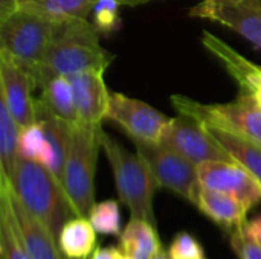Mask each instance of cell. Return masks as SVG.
I'll return each instance as SVG.
<instances>
[{
	"instance_id": "1",
	"label": "cell",
	"mask_w": 261,
	"mask_h": 259,
	"mask_svg": "<svg viewBox=\"0 0 261 259\" xmlns=\"http://www.w3.org/2000/svg\"><path fill=\"white\" fill-rule=\"evenodd\" d=\"M113 55L99 43V32L89 18L58 20L52 41L40 66L32 72L40 89L54 76H72L89 70L106 72Z\"/></svg>"
},
{
	"instance_id": "2",
	"label": "cell",
	"mask_w": 261,
	"mask_h": 259,
	"mask_svg": "<svg viewBox=\"0 0 261 259\" xmlns=\"http://www.w3.org/2000/svg\"><path fill=\"white\" fill-rule=\"evenodd\" d=\"M11 186L20 203L49 229L58 243L63 226L75 215L63 185L40 162L18 156Z\"/></svg>"
},
{
	"instance_id": "3",
	"label": "cell",
	"mask_w": 261,
	"mask_h": 259,
	"mask_svg": "<svg viewBox=\"0 0 261 259\" xmlns=\"http://www.w3.org/2000/svg\"><path fill=\"white\" fill-rule=\"evenodd\" d=\"M101 148V125H72L63 171V188L76 217H89L95 205V172Z\"/></svg>"
},
{
	"instance_id": "4",
	"label": "cell",
	"mask_w": 261,
	"mask_h": 259,
	"mask_svg": "<svg viewBox=\"0 0 261 259\" xmlns=\"http://www.w3.org/2000/svg\"><path fill=\"white\" fill-rule=\"evenodd\" d=\"M58 20L15 0L14 6L0 11V43L31 73L43 61L55 34Z\"/></svg>"
},
{
	"instance_id": "5",
	"label": "cell",
	"mask_w": 261,
	"mask_h": 259,
	"mask_svg": "<svg viewBox=\"0 0 261 259\" xmlns=\"http://www.w3.org/2000/svg\"><path fill=\"white\" fill-rule=\"evenodd\" d=\"M102 150L112 166L119 200L128 208L133 218L156 224L153 211L158 182L147 160L136 151L132 153L102 131Z\"/></svg>"
},
{
	"instance_id": "6",
	"label": "cell",
	"mask_w": 261,
	"mask_h": 259,
	"mask_svg": "<svg viewBox=\"0 0 261 259\" xmlns=\"http://www.w3.org/2000/svg\"><path fill=\"white\" fill-rule=\"evenodd\" d=\"M173 107L206 127L220 128L261 145V107L248 95L226 104H203L184 95L171 96Z\"/></svg>"
},
{
	"instance_id": "7",
	"label": "cell",
	"mask_w": 261,
	"mask_h": 259,
	"mask_svg": "<svg viewBox=\"0 0 261 259\" xmlns=\"http://www.w3.org/2000/svg\"><path fill=\"white\" fill-rule=\"evenodd\" d=\"M136 151L147 160L158 185L197 206L202 189L197 165L162 142H135Z\"/></svg>"
},
{
	"instance_id": "8",
	"label": "cell",
	"mask_w": 261,
	"mask_h": 259,
	"mask_svg": "<svg viewBox=\"0 0 261 259\" xmlns=\"http://www.w3.org/2000/svg\"><path fill=\"white\" fill-rule=\"evenodd\" d=\"M0 209L9 217L21 246L31 259H64L49 229L15 197L11 182H0Z\"/></svg>"
},
{
	"instance_id": "9",
	"label": "cell",
	"mask_w": 261,
	"mask_h": 259,
	"mask_svg": "<svg viewBox=\"0 0 261 259\" xmlns=\"http://www.w3.org/2000/svg\"><path fill=\"white\" fill-rule=\"evenodd\" d=\"M161 142L180 153L194 165L216 160H234L220 142L211 134L208 127L199 121L180 114L168 121Z\"/></svg>"
},
{
	"instance_id": "10",
	"label": "cell",
	"mask_w": 261,
	"mask_h": 259,
	"mask_svg": "<svg viewBox=\"0 0 261 259\" xmlns=\"http://www.w3.org/2000/svg\"><path fill=\"white\" fill-rule=\"evenodd\" d=\"M35 87L31 70L0 49V99L21 128L37 122V99L32 96Z\"/></svg>"
},
{
	"instance_id": "11",
	"label": "cell",
	"mask_w": 261,
	"mask_h": 259,
	"mask_svg": "<svg viewBox=\"0 0 261 259\" xmlns=\"http://www.w3.org/2000/svg\"><path fill=\"white\" fill-rule=\"evenodd\" d=\"M107 119L113 121L133 142H161L168 118L144 101L112 92Z\"/></svg>"
},
{
	"instance_id": "12",
	"label": "cell",
	"mask_w": 261,
	"mask_h": 259,
	"mask_svg": "<svg viewBox=\"0 0 261 259\" xmlns=\"http://www.w3.org/2000/svg\"><path fill=\"white\" fill-rule=\"evenodd\" d=\"M190 15L220 23L261 49V0H203Z\"/></svg>"
},
{
	"instance_id": "13",
	"label": "cell",
	"mask_w": 261,
	"mask_h": 259,
	"mask_svg": "<svg viewBox=\"0 0 261 259\" xmlns=\"http://www.w3.org/2000/svg\"><path fill=\"white\" fill-rule=\"evenodd\" d=\"M197 171L203 188L234 195L248 211L261 203L260 182L236 160L206 162L199 165Z\"/></svg>"
},
{
	"instance_id": "14",
	"label": "cell",
	"mask_w": 261,
	"mask_h": 259,
	"mask_svg": "<svg viewBox=\"0 0 261 259\" xmlns=\"http://www.w3.org/2000/svg\"><path fill=\"white\" fill-rule=\"evenodd\" d=\"M202 44L239 84L242 95L252 96L261 105V66L245 58L210 31L202 32Z\"/></svg>"
},
{
	"instance_id": "15",
	"label": "cell",
	"mask_w": 261,
	"mask_h": 259,
	"mask_svg": "<svg viewBox=\"0 0 261 259\" xmlns=\"http://www.w3.org/2000/svg\"><path fill=\"white\" fill-rule=\"evenodd\" d=\"M80 124L101 125L107 119L110 92L104 82V72L89 70L69 76Z\"/></svg>"
},
{
	"instance_id": "16",
	"label": "cell",
	"mask_w": 261,
	"mask_h": 259,
	"mask_svg": "<svg viewBox=\"0 0 261 259\" xmlns=\"http://www.w3.org/2000/svg\"><path fill=\"white\" fill-rule=\"evenodd\" d=\"M197 209L229 234L246 224V214L249 212L234 195L203 186L199 192Z\"/></svg>"
},
{
	"instance_id": "17",
	"label": "cell",
	"mask_w": 261,
	"mask_h": 259,
	"mask_svg": "<svg viewBox=\"0 0 261 259\" xmlns=\"http://www.w3.org/2000/svg\"><path fill=\"white\" fill-rule=\"evenodd\" d=\"M119 247L132 259H154L162 247L156 224L132 217L119 235Z\"/></svg>"
},
{
	"instance_id": "18",
	"label": "cell",
	"mask_w": 261,
	"mask_h": 259,
	"mask_svg": "<svg viewBox=\"0 0 261 259\" xmlns=\"http://www.w3.org/2000/svg\"><path fill=\"white\" fill-rule=\"evenodd\" d=\"M95 244L96 231L87 217H72L58 235V247L66 259H87Z\"/></svg>"
},
{
	"instance_id": "19",
	"label": "cell",
	"mask_w": 261,
	"mask_h": 259,
	"mask_svg": "<svg viewBox=\"0 0 261 259\" xmlns=\"http://www.w3.org/2000/svg\"><path fill=\"white\" fill-rule=\"evenodd\" d=\"M41 95L38 101L55 116L63 119L64 122L70 125L80 124L78 113L75 107V98H73V89L70 84L69 76L58 75L46 81L41 87Z\"/></svg>"
},
{
	"instance_id": "20",
	"label": "cell",
	"mask_w": 261,
	"mask_h": 259,
	"mask_svg": "<svg viewBox=\"0 0 261 259\" xmlns=\"http://www.w3.org/2000/svg\"><path fill=\"white\" fill-rule=\"evenodd\" d=\"M206 127V125H205ZM211 134L220 142V145L229 153V156L245 166L261 185V145L255 143L249 139L240 137L237 134H232L229 131L208 127Z\"/></svg>"
},
{
	"instance_id": "21",
	"label": "cell",
	"mask_w": 261,
	"mask_h": 259,
	"mask_svg": "<svg viewBox=\"0 0 261 259\" xmlns=\"http://www.w3.org/2000/svg\"><path fill=\"white\" fill-rule=\"evenodd\" d=\"M20 130L21 127L0 99V182H11L15 162L20 156Z\"/></svg>"
},
{
	"instance_id": "22",
	"label": "cell",
	"mask_w": 261,
	"mask_h": 259,
	"mask_svg": "<svg viewBox=\"0 0 261 259\" xmlns=\"http://www.w3.org/2000/svg\"><path fill=\"white\" fill-rule=\"evenodd\" d=\"M21 3L55 18H89L98 0H20Z\"/></svg>"
},
{
	"instance_id": "23",
	"label": "cell",
	"mask_w": 261,
	"mask_h": 259,
	"mask_svg": "<svg viewBox=\"0 0 261 259\" xmlns=\"http://www.w3.org/2000/svg\"><path fill=\"white\" fill-rule=\"evenodd\" d=\"M18 153L20 156L37 160L47 169L52 166V150L47 143L44 130L40 122H34L20 130L18 140Z\"/></svg>"
},
{
	"instance_id": "24",
	"label": "cell",
	"mask_w": 261,
	"mask_h": 259,
	"mask_svg": "<svg viewBox=\"0 0 261 259\" xmlns=\"http://www.w3.org/2000/svg\"><path fill=\"white\" fill-rule=\"evenodd\" d=\"M87 218L98 234L121 235V211L116 200L95 203Z\"/></svg>"
},
{
	"instance_id": "25",
	"label": "cell",
	"mask_w": 261,
	"mask_h": 259,
	"mask_svg": "<svg viewBox=\"0 0 261 259\" xmlns=\"http://www.w3.org/2000/svg\"><path fill=\"white\" fill-rule=\"evenodd\" d=\"M0 258L2 259H31L21 246L17 232L5 211L0 209Z\"/></svg>"
},
{
	"instance_id": "26",
	"label": "cell",
	"mask_w": 261,
	"mask_h": 259,
	"mask_svg": "<svg viewBox=\"0 0 261 259\" xmlns=\"http://www.w3.org/2000/svg\"><path fill=\"white\" fill-rule=\"evenodd\" d=\"M121 2L119 0H98L93 6L92 17L93 26L99 34H112L119 29L121 18L118 14Z\"/></svg>"
},
{
	"instance_id": "27",
	"label": "cell",
	"mask_w": 261,
	"mask_h": 259,
	"mask_svg": "<svg viewBox=\"0 0 261 259\" xmlns=\"http://www.w3.org/2000/svg\"><path fill=\"white\" fill-rule=\"evenodd\" d=\"M168 253L173 259H205L202 244L188 232H179L173 238Z\"/></svg>"
},
{
	"instance_id": "28",
	"label": "cell",
	"mask_w": 261,
	"mask_h": 259,
	"mask_svg": "<svg viewBox=\"0 0 261 259\" xmlns=\"http://www.w3.org/2000/svg\"><path fill=\"white\" fill-rule=\"evenodd\" d=\"M229 243L239 259H261V244L246 234L245 226L229 234Z\"/></svg>"
},
{
	"instance_id": "29",
	"label": "cell",
	"mask_w": 261,
	"mask_h": 259,
	"mask_svg": "<svg viewBox=\"0 0 261 259\" xmlns=\"http://www.w3.org/2000/svg\"><path fill=\"white\" fill-rule=\"evenodd\" d=\"M90 259H132L122 252L121 247H98L90 255Z\"/></svg>"
},
{
	"instance_id": "30",
	"label": "cell",
	"mask_w": 261,
	"mask_h": 259,
	"mask_svg": "<svg viewBox=\"0 0 261 259\" xmlns=\"http://www.w3.org/2000/svg\"><path fill=\"white\" fill-rule=\"evenodd\" d=\"M245 231L249 237H252L257 243L261 244V217H257L254 218L252 221H246L245 224Z\"/></svg>"
},
{
	"instance_id": "31",
	"label": "cell",
	"mask_w": 261,
	"mask_h": 259,
	"mask_svg": "<svg viewBox=\"0 0 261 259\" xmlns=\"http://www.w3.org/2000/svg\"><path fill=\"white\" fill-rule=\"evenodd\" d=\"M122 6H135L139 3H145V0H119Z\"/></svg>"
},
{
	"instance_id": "32",
	"label": "cell",
	"mask_w": 261,
	"mask_h": 259,
	"mask_svg": "<svg viewBox=\"0 0 261 259\" xmlns=\"http://www.w3.org/2000/svg\"><path fill=\"white\" fill-rule=\"evenodd\" d=\"M158 258L159 259H173L171 256H170L168 250H165L164 247H161V250H159V253H158Z\"/></svg>"
},
{
	"instance_id": "33",
	"label": "cell",
	"mask_w": 261,
	"mask_h": 259,
	"mask_svg": "<svg viewBox=\"0 0 261 259\" xmlns=\"http://www.w3.org/2000/svg\"><path fill=\"white\" fill-rule=\"evenodd\" d=\"M145 2H150V0H145Z\"/></svg>"
},
{
	"instance_id": "34",
	"label": "cell",
	"mask_w": 261,
	"mask_h": 259,
	"mask_svg": "<svg viewBox=\"0 0 261 259\" xmlns=\"http://www.w3.org/2000/svg\"><path fill=\"white\" fill-rule=\"evenodd\" d=\"M260 107H261V105H260Z\"/></svg>"
}]
</instances>
